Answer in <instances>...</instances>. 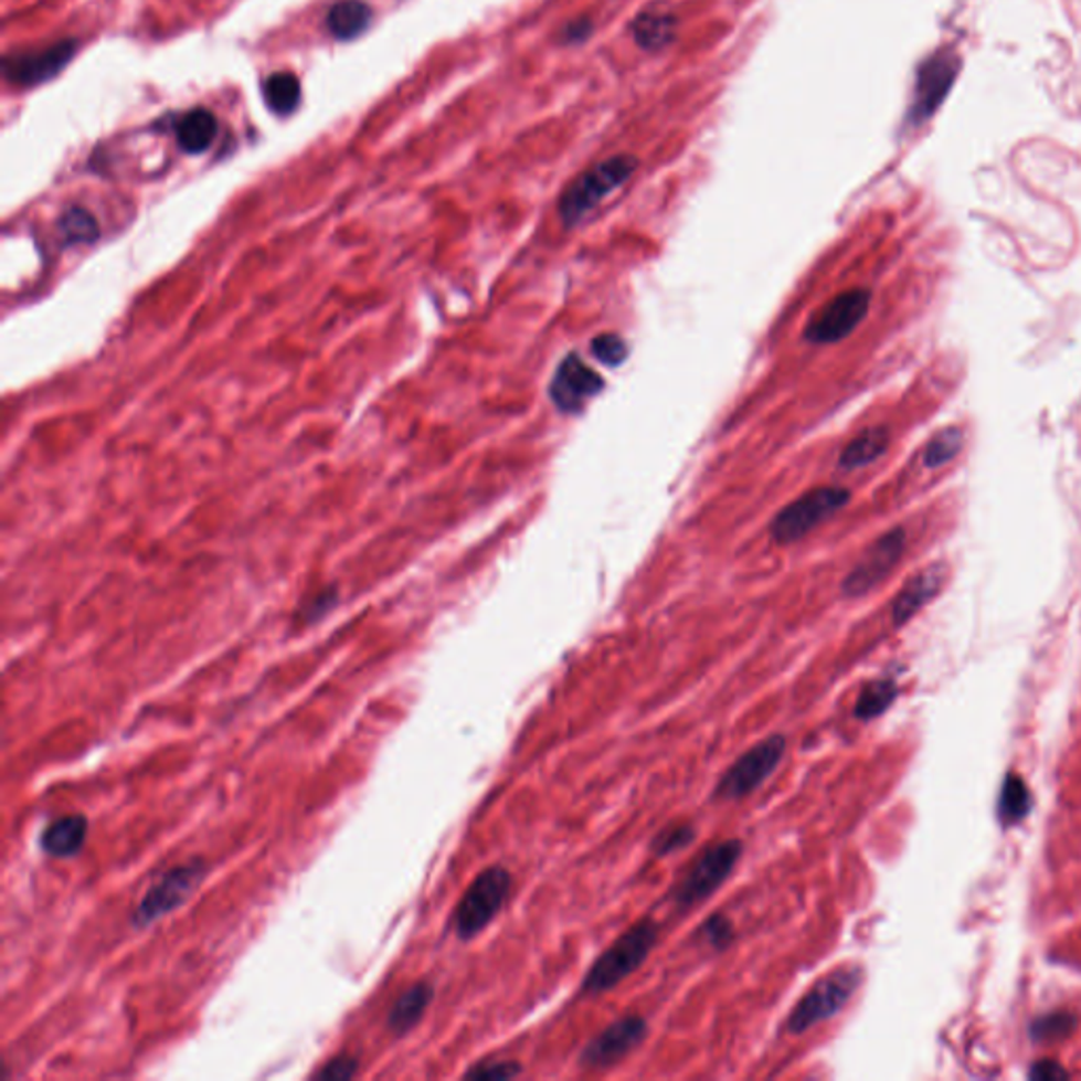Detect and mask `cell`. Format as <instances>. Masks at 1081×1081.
I'll use <instances>...</instances> for the list:
<instances>
[{"label": "cell", "mask_w": 1081, "mask_h": 1081, "mask_svg": "<svg viewBox=\"0 0 1081 1081\" xmlns=\"http://www.w3.org/2000/svg\"><path fill=\"white\" fill-rule=\"evenodd\" d=\"M360 1073V1060L351 1054H340V1057H335L332 1060H328L324 1064V1069H319L315 1073V1078L319 1080H351Z\"/></svg>", "instance_id": "32"}, {"label": "cell", "mask_w": 1081, "mask_h": 1081, "mask_svg": "<svg viewBox=\"0 0 1081 1081\" xmlns=\"http://www.w3.org/2000/svg\"><path fill=\"white\" fill-rule=\"evenodd\" d=\"M76 41H62L51 47L36 49L28 53H13L4 57V76L9 83L20 87L41 85L62 73L76 53Z\"/></svg>", "instance_id": "13"}, {"label": "cell", "mask_w": 1081, "mask_h": 1081, "mask_svg": "<svg viewBox=\"0 0 1081 1081\" xmlns=\"http://www.w3.org/2000/svg\"><path fill=\"white\" fill-rule=\"evenodd\" d=\"M1029 1078H1031V1080L1039 1081H1054L1069 1080L1071 1075H1069V1071H1067L1064 1067H1060V1064H1058L1057 1060H1048V1058H1043V1060H1037L1034 1067H1031Z\"/></svg>", "instance_id": "33"}, {"label": "cell", "mask_w": 1081, "mask_h": 1081, "mask_svg": "<svg viewBox=\"0 0 1081 1081\" xmlns=\"http://www.w3.org/2000/svg\"><path fill=\"white\" fill-rule=\"evenodd\" d=\"M697 936L701 937L706 946L714 951H724L735 940V928L727 914H712L699 925Z\"/></svg>", "instance_id": "29"}, {"label": "cell", "mask_w": 1081, "mask_h": 1081, "mask_svg": "<svg viewBox=\"0 0 1081 1081\" xmlns=\"http://www.w3.org/2000/svg\"><path fill=\"white\" fill-rule=\"evenodd\" d=\"M657 940H659V923L653 916L636 921L587 969L581 983V993L602 995L622 985L627 976L638 972L643 963L649 960Z\"/></svg>", "instance_id": "1"}, {"label": "cell", "mask_w": 1081, "mask_h": 1081, "mask_svg": "<svg viewBox=\"0 0 1081 1081\" xmlns=\"http://www.w3.org/2000/svg\"><path fill=\"white\" fill-rule=\"evenodd\" d=\"M1078 1025H1080V1018L1073 1011L1057 1009V1011H1050V1014L1035 1018L1029 1034L1037 1043H1050V1041H1060V1039L1073 1035Z\"/></svg>", "instance_id": "25"}, {"label": "cell", "mask_w": 1081, "mask_h": 1081, "mask_svg": "<svg viewBox=\"0 0 1081 1081\" xmlns=\"http://www.w3.org/2000/svg\"><path fill=\"white\" fill-rule=\"evenodd\" d=\"M266 104L275 115H292L300 104V81L292 73L271 74L265 81Z\"/></svg>", "instance_id": "24"}, {"label": "cell", "mask_w": 1081, "mask_h": 1081, "mask_svg": "<svg viewBox=\"0 0 1081 1081\" xmlns=\"http://www.w3.org/2000/svg\"><path fill=\"white\" fill-rule=\"evenodd\" d=\"M742 854L744 842L740 839L710 842L676 881L670 891L674 907L678 911H689L706 902L729 879Z\"/></svg>", "instance_id": "4"}, {"label": "cell", "mask_w": 1081, "mask_h": 1081, "mask_svg": "<svg viewBox=\"0 0 1081 1081\" xmlns=\"http://www.w3.org/2000/svg\"><path fill=\"white\" fill-rule=\"evenodd\" d=\"M638 161L629 155H617L585 169L562 191L558 199V216L564 226H575L594 212L608 194L622 189L634 176Z\"/></svg>", "instance_id": "2"}, {"label": "cell", "mask_w": 1081, "mask_h": 1081, "mask_svg": "<svg viewBox=\"0 0 1081 1081\" xmlns=\"http://www.w3.org/2000/svg\"><path fill=\"white\" fill-rule=\"evenodd\" d=\"M433 995H435V988L427 981L416 983V985L410 986L409 990H404L389 1011V1018H386L389 1031L398 1035V1037L410 1034L423 1020L425 1011L432 1006Z\"/></svg>", "instance_id": "17"}, {"label": "cell", "mask_w": 1081, "mask_h": 1081, "mask_svg": "<svg viewBox=\"0 0 1081 1081\" xmlns=\"http://www.w3.org/2000/svg\"><path fill=\"white\" fill-rule=\"evenodd\" d=\"M946 583V566L944 564H934V566H928L923 571H919L902 590L900 594L895 596L893 601V606H891V617H893V624L904 625L907 622H911L914 615L928 604V602L934 601L940 590L944 587Z\"/></svg>", "instance_id": "15"}, {"label": "cell", "mask_w": 1081, "mask_h": 1081, "mask_svg": "<svg viewBox=\"0 0 1081 1081\" xmlns=\"http://www.w3.org/2000/svg\"><path fill=\"white\" fill-rule=\"evenodd\" d=\"M57 229H60L62 240L66 241L68 245L92 243L99 235L96 218L83 208H71L66 214H62L60 222H57Z\"/></svg>", "instance_id": "27"}, {"label": "cell", "mask_w": 1081, "mask_h": 1081, "mask_svg": "<svg viewBox=\"0 0 1081 1081\" xmlns=\"http://www.w3.org/2000/svg\"><path fill=\"white\" fill-rule=\"evenodd\" d=\"M513 886L511 872L504 866H488L465 889L455 909V932L460 940H471L504 911Z\"/></svg>", "instance_id": "5"}, {"label": "cell", "mask_w": 1081, "mask_h": 1081, "mask_svg": "<svg viewBox=\"0 0 1081 1081\" xmlns=\"http://www.w3.org/2000/svg\"><path fill=\"white\" fill-rule=\"evenodd\" d=\"M849 490L841 486H819L812 488L793 504L777 511L771 520V539L780 545H791L807 537L812 530L839 513L849 504Z\"/></svg>", "instance_id": "6"}, {"label": "cell", "mask_w": 1081, "mask_h": 1081, "mask_svg": "<svg viewBox=\"0 0 1081 1081\" xmlns=\"http://www.w3.org/2000/svg\"><path fill=\"white\" fill-rule=\"evenodd\" d=\"M203 875H205V865L201 860L169 868L168 872H163L146 891L145 898L140 900L134 913V923L138 928H146L159 921L161 916L176 911L180 904L187 902V898L194 889L199 888Z\"/></svg>", "instance_id": "9"}, {"label": "cell", "mask_w": 1081, "mask_h": 1081, "mask_svg": "<svg viewBox=\"0 0 1081 1081\" xmlns=\"http://www.w3.org/2000/svg\"><path fill=\"white\" fill-rule=\"evenodd\" d=\"M592 356L604 365H619L627 360V345L619 335H601L592 340Z\"/></svg>", "instance_id": "31"}, {"label": "cell", "mask_w": 1081, "mask_h": 1081, "mask_svg": "<svg viewBox=\"0 0 1081 1081\" xmlns=\"http://www.w3.org/2000/svg\"><path fill=\"white\" fill-rule=\"evenodd\" d=\"M632 34L636 45L645 51H661L672 43L676 34V18L668 11H645L640 13L634 24Z\"/></svg>", "instance_id": "21"}, {"label": "cell", "mask_w": 1081, "mask_h": 1081, "mask_svg": "<svg viewBox=\"0 0 1081 1081\" xmlns=\"http://www.w3.org/2000/svg\"><path fill=\"white\" fill-rule=\"evenodd\" d=\"M898 697V685L891 678H879L872 682H866L856 699L854 714L858 721H872L881 714L888 712L889 706Z\"/></svg>", "instance_id": "23"}, {"label": "cell", "mask_w": 1081, "mask_h": 1081, "mask_svg": "<svg viewBox=\"0 0 1081 1081\" xmlns=\"http://www.w3.org/2000/svg\"><path fill=\"white\" fill-rule=\"evenodd\" d=\"M957 73H960V57L946 49H940L921 64L916 74L913 108L909 115V119L913 120L914 125L930 119L936 113L946 94L951 92Z\"/></svg>", "instance_id": "12"}, {"label": "cell", "mask_w": 1081, "mask_h": 1081, "mask_svg": "<svg viewBox=\"0 0 1081 1081\" xmlns=\"http://www.w3.org/2000/svg\"><path fill=\"white\" fill-rule=\"evenodd\" d=\"M963 448V432L957 427H948L936 433L923 453L925 467H940L957 457Z\"/></svg>", "instance_id": "28"}, {"label": "cell", "mask_w": 1081, "mask_h": 1081, "mask_svg": "<svg viewBox=\"0 0 1081 1081\" xmlns=\"http://www.w3.org/2000/svg\"><path fill=\"white\" fill-rule=\"evenodd\" d=\"M697 830L691 822H672L664 826L650 841V851L657 858L674 856L696 841Z\"/></svg>", "instance_id": "26"}, {"label": "cell", "mask_w": 1081, "mask_h": 1081, "mask_svg": "<svg viewBox=\"0 0 1081 1081\" xmlns=\"http://www.w3.org/2000/svg\"><path fill=\"white\" fill-rule=\"evenodd\" d=\"M602 386L604 383L601 374H596L587 363H583L575 353H571L560 361L553 374L550 398L555 409L566 414H575L587 404V400L601 393Z\"/></svg>", "instance_id": "14"}, {"label": "cell", "mask_w": 1081, "mask_h": 1081, "mask_svg": "<svg viewBox=\"0 0 1081 1081\" xmlns=\"http://www.w3.org/2000/svg\"><path fill=\"white\" fill-rule=\"evenodd\" d=\"M522 1073V1064L516 1060H484L471 1067L465 1078L467 1080H513Z\"/></svg>", "instance_id": "30"}, {"label": "cell", "mask_w": 1081, "mask_h": 1081, "mask_svg": "<svg viewBox=\"0 0 1081 1081\" xmlns=\"http://www.w3.org/2000/svg\"><path fill=\"white\" fill-rule=\"evenodd\" d=\"M87 817L81 814L57 817L41 835V849L57 860L74 858L87 841Z\"/></svg>", "instance_id": "16"}, {"label": "cell", "mask_w": 1081, "mask_h": 1081, "mask_svg": "<svg viewBox=\"0 0 1081 1081\" xmlns=\"http://www.w3.org/2000/svg\"><path fill=\"white\" fill-rule=\"evenodd\" d=\"M865 981V969L860 965H841L830 974L822 976L791 1009L786 1020V1031L791 1035L807 1034L819 1022L837 1016L854 997Z\"/></svg>", "instance_id": "3"}, {"label": "cell", "mask_w": 1081, "mask_h": 1081, "mask_svg": "<svg viewBox=\"0 0 1081 1081\" xmlns=\"http://www.w3.org/2000/svg\"><path fill=\"white\" fill-rule=\"evenodd\" d=\"M904 548L907 532L902 529L889 530L883 537H879L842 581V594L847 598H860L875 590L895 569Z\"/></svg>", "instance_id": "11"}, {"label": "cell", "mask_w": 1081, "mask_h": 1081, "mask_svg": "<svg viewBox=\"0 0 1081 1081\" xmlns=\"http://www.w3.org/2000/svg\"><path fill=\"white\" fill-rule=\"evenodd\" d=\"M178 146L189 152L199 155L205 152L210 146L214 145L218 136V120L210 110L205 108H194L187 115H182L180 120L173 125Z\"/></svg>", "instance_id": "18"}, {"label": "cell", "mask_w": 1081, "mask_h": 1081, "mask_svg": "<svg viewBox=\"0 0 1081 1081\" xmlns=\"http://www.w3.org/2000/svg\"><path fill=\"white\" fill-rule=\"evenodd\" d=\"M372 9L363 0H338L328 11L326 25L338 41H353L368 30Z\"/></svg>", "instance_id": "19"}, {"label": "cell", "mask_w": 1081, "mask_h": 1081, "mask_svg": "<svg viewBox=\"0 0 1081 1081\" xmlns=\"http://www.w3.org/2000/svg\"><path fill=\"white\" fill-rule=\"evenodd\" d=\"M786 745H788L786 738L782 733H773L770 738L761 740L759 744L752 745L750 750H745L744 754L722 773L721 780L712 791V798L742 801L745 796L756 793L780 767Z\"/></svg>", "instance_id": "7"}, {"label": "cell", "mask_w": 1081, "mask_h": 1081, "mask_svg": "<svg viewBox=\"0 0 1081 1081\" xmlns=\"http://www.w3.org/2000/svg\"><path fill=\"white\" fill-rule=\"evenodd\" d=\"M889 446V432L886 427H870L862 433H858L845 448L839 457V467L845 471L860 469L877 458L883 457Z\"/></svg>", "instance_id": "20"}, {"label": "cell", "mask_w": 1081, "mask_h": 1081, "mask_svg": "<svg viewBox=\"0 0 1081 1081\" xmlns=\"http://www.w3.org/2000/svg\"><path fill=\"white\" fill-rule=\"evenodd\" d=\"M1031 805H1034V801H1031V793H1029L1025 780L1016 773H1008L1004 780V786H1001L999 809H997L1001 826L1009 828V826L1020 824L1025 817L1029 816Z\"/></svg>", "instance_id": "22"}, {"label": "cell", "mask_w": 1081, "mask_h": 1081, "mask_svg": "<svg viewBox=\"0 0 1081 1081\" xmlns=\"http://www.w3.org/2000/svg\"><path fill=\"white\" fill-rule=\"evenodd\" d=\"M649 1035L647 1018L638 1014H627L624 1018L604 1027L594 1035L579 1054V1067L590 1071H604L622 1062L632 1054Z\"/></svg>", "instance_id": "10"}, {"label": "cell", "mask_w": 1081, "mask_h": 1081, "mask_svg": "<svg viewBox=\"0 0 1081 1081\" xmlns=\"http://www.w3.org/2000/svg\"><path fill=\"white\" fill-rule=\"evenodd\" d=\"M868 309H870L868 289H845L809 317L803 337L812 345L841 342L865 321Z\"/></svg>", "instance_id": "8"}, {"label": "cell", "mask_w": 1081, "mask_h": 1081, "mask_svg": "<svg viewBox=\"0 0 1081 1081\" xmlns=\"http://www.w3.org/2000/svg\"><path fill=\"white\" fill-rule=\"evenodd\" d=\"M592 28H594V24H592L587 18H583V20H575V22L564 25V28L560 30V39H562V43H566V45H575V43L585 41V39L592 34Z\"/></svg>", "instance_id": "34"}]
</instances>
